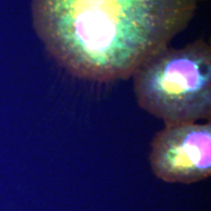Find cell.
Returning <instances> with one entry per match:
<instances>
[{"instance_id":"1","label":"cell","mask_w":211,"mask_h":211,"mask_svg":"<svg viewBox=\"0 0 211 211\" xmlns=\"http://www.w3.org/2000/svg\"><path fill=\"white\" fill-rule=\"evenodd\" d=\"M197 0H32L49 55L72 75L126 79L189 26Z\"/></svg>"},{"instance_id":"2","label":"cell","mask_w":211,"mask_h":211,"mask_svg":"<svg viewBox=\"0 0 211 211\" xmlns=\"http://www.w3.org/2000/svg\"><path fill=\"white\" fill-rule=\"evenodd\" d=\"M139 107L165 125L211 117V47L197 39L181 48L166 46L132 74Z\"/></svg>"},{"instance_id":"3","label":"cell","mask_w":211,"mask_h":211,"mask_svg":"<svg viewBox=\"0 0 211 211\" xmlns=\"http://www.w3.org/2000/svg\"><path fill=\"white\" fill-rule=\"evenodd\" d=\"M151 171L167 183L191 184L211 174V123L165 125L150 152Z\"/></svg>"},{"instance_id":"4","label":"cell","mask_w":211,"mask_h":211,"mask_svg":"<svg viewBox=\"0 0 211 211\" xmlns=\"http://www.w3.org/2000/svg\"><path fill=\"white\" fill-rule=\"evenodd\" d=\"M197 1H199V0H197Z\"/></svg>"}]
</instances>
